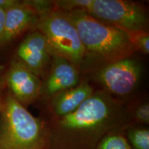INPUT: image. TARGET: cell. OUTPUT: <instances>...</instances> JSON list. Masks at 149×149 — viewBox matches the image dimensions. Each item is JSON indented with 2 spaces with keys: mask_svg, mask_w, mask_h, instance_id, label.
Here are the masks:
<instances>
[{
  "mask_svg": "<svg viewBox=\"0 0 149 149\" xmlns=\"http://www.w3.org/2000/svg\"><path fill=\"white\" fill-rule=\"evenodd\" d=\"M4 85V78H3V74L1 72V67H0V115H1V109H2L3 101L1 99V91H2L3 86Z\"/></svg>",
  "mask_w": 149,
  "mask_h": 149,
  "instance_id": "cell-19",
  "label": "cell"
},
{
  "mask_svg": "<svg viewBox=\"0 0 149 149\" xmlns=\"http://www.w3.org/2000/svg\"><path fill=\"white\" fill-rule=\"evenodd\" d=\"M5 15H6V10L0 8V39H1V35L3 34V29H4Z\"/></svg>",
  "mask_w": 149,
  "mask_h": 149,
  "instance_id": "cell-18",
  "label": "cell"
},
{
  "mask_svg": "<svg viewBox=\"0 0 149 149\" xmlns=\"http://www.w3.org/2000/svg\"><path fill=\"white\" fill-rule=\"evenodd\" d=\"M48 124L8 93L0 115V149H48Z\"/></svg>",
  "mask_w": 149,
  "mask_h": 149,
  "instance_id": "cell-3",
  "label": "cell"
},
{
  "mask_svg": "<svg viewBox=\"0 0 149 149\" xmlns=\"http://www.w3.org/2000/svg\"><path fill=\"white\" fill-rule=\"evenodd\" d=\"M94 89L88 81H83L73 88L58 93L52 97V110L55 117L70 114L90 97Z\"/></svg>",
  "mask_w": 149,
  "mask_h": 149,
  "instance_id": "cell-11",
  "label": "cell"
},
{
  "mask_svg": "<svg viewBox=\"0 0 149 149\" xmlns=\"http://www.w3.org/2000/svg\"><path fill=\"white\" fill-rule=\"evenodd\" d=\"M53 58L51 69L42 87V92L51 97L80 83L77 67L61 57L53 56Z\"/></svg>",
  "mask_w": 149,
  "mask_h": 149,
  "instance_id": "cell-10",
  "label": "cell"
},
{
  "mask_svg": "<svg viewBox=\"0 0 149 149\" xmlns=\"http://www.w3.org/2000/svg\"><path fill=\"white\" fill-rule=\"evenodd\" d=\"M3 78L10 94L24 107L34 102L42 93V85L38 76L17 59L11 62Z\"/></svg>",
  "mask_w": 149,
  "mask_h": 149,
  "instance_id": "cell-7",
  "label": "cell"
},
{
  "mask_svg": "<svg viewBox=\"0 0 149 149\" xmlns=\"http://www.w3.org/2000/svg\"><path fill=\"white\" fill-rule=\"evenodd\" d=\"M77 29L86 53L107 64L130 57L136 51L130 33L100 21L84 10L65 13Z\"/></svg>",
  "mask_w": 149,
  "mask_h": 149,
  "instance_id": "cell-2",
  "label": "cell"
},
{
  "mask_svg": "<svg viewBox=\"0 0 149 149\" xmlns=\"http://www.w3.org/2000/svg\"><path fill=\"white\" fill-rule=\"evenodd\" d=\"M130 125V115L106 91H98L70 114L48 125V149H96L115 130Z\"/></svg>",
  "mask_w": 149,
  "mask_h": 149,
  "instance_id": "cell-1",
  "label": "cell"
},
{
  "mask_svg": "<svg viewBox=\"0 0 149 149\" xmlns=\"http://www.w3.org/2000/svg\"><path fill=\"white\" fill-rule=\"evenodd\" d=\"M133 119L139 124H149V104L145 102L139 105L133 112Z\"/></svg>",
  "mask_w": 149,
  "mask_h": 149,
  "instance_id": "cell-16",
  "label": "cell"
},
{
  "mask_svg": "<svg viewBox=\"0 0 149 149\" xmlns=\"http://www.w3.org/2000/svg\"><path fill=\"white\" fill-rule=\"evenodd\" d=\"M40 17L24 1L6 10L3 34L0 39V47L10 43L27 30L36 27Z\"/></svg>",
  "mask_w": 149,
  "mask_h": 149,
  "instance_id": "cell-9",
  "label": "cell"
},
{
  "mask_svg": "<svg viewBox=\"0 0 149 149\" xmlns=\"http://www.w3.org/2000/svg\"><path fill=\"white\" fill-rule=\"evenodd\" d=\"M37 30L45 37L52 55L79 66L86 55L77 29L64 12L55 10L40 17Z\"/></svg>",
  "mask_w": 149,
  "mask_h": 149,
  "instance_id": "cell-4",
  "label": "cell"
},
{
  "mask_svg": "<svg viewBox=\"0 0 149 149\" xmlns=\"http://www.w3.org/2000/svg\"><path fill=\"white\" fill-rule=\"evenodd\" d=\"M124 134L133 149H149V130L146 127L128 125Z\"/></svg>",
  "mask_w": 149,
  "mask_h": 149,
  "instance_id": "cell-12",
  "label": "cell"
},
{
  "mask_svg": "<svg viewBox=\"0 0 149 149\" xmlns=\"http://www.w3.org/2000/svg\"><path fill=\"white\" fill-rule=\"evenodd\" d=\"M141 74V65L130 57L109 63L97 71L96 79L111 95L124 96L137 86Z\"/></svg>",
  "mask_w": 149,
  "mask_h": 149,
  "instance_id": "cell-6",
  "label": "cell"
},
{
  "mask_svg": "<svg viewBox=\"0 0 149 149\" xmlns=\"http://www.w3.org/2000/svg\"><path fill=\"white\" fill-rule=\"evenodd\" d=\"M132 40L136 48L145 55L149 53V35L148 31L130 33Z\"/></svg>",
  "mask_w": 149,
  "mask_h": 149,
  "instance_id": "cell-15",
  "label": "cell"
},
{
  "mask_svg": "<svg viewBox=\"0 0 149 149\" xmlns=\"http://www.w3.org/2000/svg\"><path fill=\"white\" fill-rule=\"evenodd\" d=\"M124 129L111 132L99 142L96 149H133L126 139Z\"/></svg>",
  "mask_w": 149,
  "mask_h": 149,
  "instance_id": "cell-13",
  "label": "cell"
},
{
  "mask_svg": "<svg viewBox=\"0 0 149 149\" xmlns=\"http://www.w3.org/2000/svg\"><path fill=\"white\" fill-rule=\"evenodd\" d=\"M87 12L100 21L128 33L146 31L148 24L144 8L122 0H92Z\"/></svg>",
  "mask_w": 149,
  "mask_h": 149,
  "instance_id": "cell-5",
  "label": "cell"
},
{
  "mask_svg": "<svg viewBox=\"0 0 149 149\" xmlns=\"http://www.w3.org/2000/svg\"><path fill=\"white\" fill-rule=\"evenodd\" d=\"M55 10L68 13L76 10L86 11L92 0H61L53 1Z\"/></svg>",
  "mask_w": 149,
  "mask_h": 149,
  "instance_id": "cell-14",
  "label": "cell"
},
{
  "mask_svg": "<svg viewBox=\"0 0 149 149\" xmlns=\"http://www.w3.org/2000/svg\"><path fill=\"white\" fill-rule=\"evenodd\" d=\"M19 1L16 0H0V8L6 10L16 5Z\"/></svg>",
  "mask_w": 149,
  "mask_h": 149,
  "instance_id": "cell-17",
  "label": "cell"
},
{
  "mask_svg": "<svg viewBox=\"0 0 149 149\" xmlns=\"http://www.w3.org/2000/svg\"><path fill=\"white\" fill-rule=\"evenodd\" d=\"M16 55L17 59L38 77L44 73L53 57L45 37L38 30L30 33L22 41Z\"/></svg>",
  "mask_w": 149,
  "mask_h": 149,
  "instance_id": "cell-8",
  "label": "cell"
}]
</instances>
